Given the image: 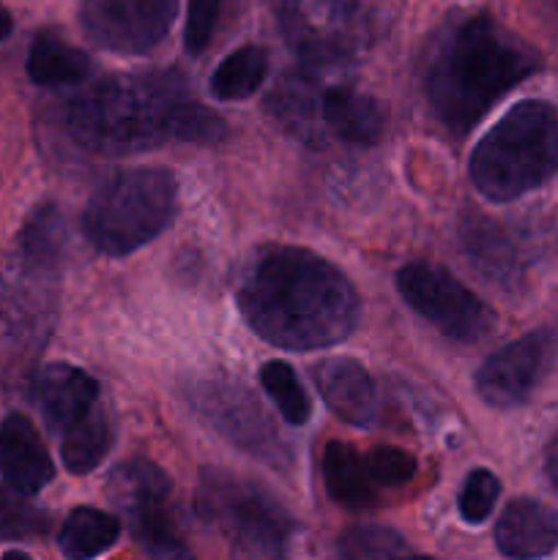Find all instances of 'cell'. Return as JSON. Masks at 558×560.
<instances>
[{"label":"cell","instance_id":"83f0119b","mask_svg":"<svg viewBox=\"0 0 558 560\" xmlns=\"http://www.w3.org/2000/svg\"><path fill=\"white\" fill-rule=\"evenodd\" d=\"M498 495H501V481L496 479V474H490L487 468L470 470L463 490H460V517L470 525L485 523L496 509Z\"/></svg>","mask_w":558,"mask_h":560},{"label":"cell","instance_id":"6da1fadb","mask_svg":"<svg viewBox=\"0 0 558 560\" xmlns=\"http://www.w3.org/2000/svg\"><path fill=\"white\" fill-rule=\"evenodd\" d=\"M235 301L252 331L277 348L321 350L350 337L359 293L334 262L304 246H263L244 262Z\"/></svg>","mask_w":558,"mask_h":560},{"label":"cell","instance_id":"7402d4cb","mask_svg":"<svg viewBox=\"0 0 558 560\" xmlns=\"http://www.w3.org/2000/svg\"><path fill=\"white\" fill-rule=\"evenodd\" d=\"M120 536V523L113 514L102 512V509L80 506L66 517L63 528H60L58 545L66 558L88 560L104 556L109 547H115Z\"/></svg>","mask_w":558,"mask_h":560},{"label":"cell","instance_id":"ac0fdd59","mask_svg":"<svg viewBox=\"0 0 558 560\" xmlns=\"http://www.w3.org/2000/svg\"><path fill=\"white\" fill-rule=\"evenodd\" d=\"M496 545L507 558H542L558 545V514L531 498L512 501L496 525Z\"/></svg>","mask_w":558,"mask_h":560},{"label":"cell","instance_id":"d4e9b609","mask_svg":"<svg viewBox=\"0 0 558 560\" xmlns=\"http://www.w3.org/2000/svg\"><path fill=\"white\" fill-rule=\"evenodd\" d=\"M463 241L470 252V260L481 271L492 273L496 279H514L518 273L514 252L496 224L485 222V219H470L463 228Z\"/></svg>","mask_w":558,"mask_h":560},{"label":"cell","instance_id":"ba28073f","mask_svg":"<svg viewBox=\"0 0 558 560\" xmlns=\"http://www.w3.org/2000/svg\"><path fill=\"white\" fill-rule=\"evenodd\" d=\"M63 219L53 206H42L31 213L16 235L3 277L5 304L11 328L36 334L53 320L58 295L60 262H63Z\"/></svg>","mask_w":558,"mask_h":560},{"label":"cell","instance_id":"e0dca14e","mask_svg":"<svg viewBox=\"0 0 558 560\" xmlns=\"http://www.w3.org/2000/svg\"><path fill=\"white\" fill-rule=\"evenodd\" d=\"M323 402L339 419L353 427H370L375 421V386L364 366L353 359H328L312 372Z\"/></svg>","mask_w":558,"mask_h":560},{"label":"cell","instance_id":"484cf974","mask_svg":"<svg viewBox=\"0 0 558 560\" xmlns=\"http://www.w3.org/2000/svg\"><path fill=\"white\" fill-rule=\"evenodd\" d=\"M49 530V514L31 501V495L9 481L0 485V539L31 541Z\"/></svg>","mask_w":558,"mask_h":560},{"label":"cell","instance_id":"3957f363","mask_svg":"<svg viewBox=\"0 0 558 560\" xmlns=\"http://www.w3.org/2000/svg\"><path fill=\"white\" fill-rule=\"evenodd\" d=\"M536 69V49L492 16H457L432 42L425 91L435 118L454 135H465L498 98Z\"/></svg>","mask_w":558,"mask_h":560},{"label":"cell","instance_id":"30bf717a","mask_svg":"<svg viewBox=\"0 0 558 560\" xmlns=\"http://www.w3.org/2000/svg\"><path fill=\"white\" fill-rule=\"evenodd\" d=\"M397 288L410 310L454 342H479L496 326L490 306L435 262H408L397 273Z\"/></svg>","mask_w":558,"mask_h":560},{"label":"cell","instance_id":"52a82bcc","mask_svg":"<svg viewBox=\"0 0 558 560\" xmlns=\"http://www.w3.org/2000/svg\"><path fill=\"white\" fill-rule=\"evenodd\" d=\"M195 509L235 556L279 558L295 534L290 514L268 490L228 470H206L197 485Z\"/></svg>","mask_w":558,"mask_h":560},{"label":"cell","instance_id":"44dd1931","mask_svg":"<svg viewBox=\"0 0 558 560\" xmlns=\"http://www.w3.org/2000/svg\"><path fill=\"white\" fill-rule=\"evenodd\" d=\"M113 446V427L102 405L60 435V457L74 476H88L104 463Z\"/></svg>","mask_w":558,"mask_h":560},{"label":"cell","instance_id":"cb8c5ba5","mask_svg":"<svg viewBox=\"0 0 558 560\" xmlns=\"http://www.w3.org/2000/svg\"><path fill=\"white\" fill-rule=\"evenodd\" d=\"M260 383H263V392L268 394L274 408L279 410V416H282L288 424L301 427L310 421L312 416L310 394L304 392V386H301L293 366L284 364V361H268V364L260 370Z\"/></svg>","mask_w":558,"mask_h":560},{"label":"cell","instance_id":"f546056e","mask_svg":"<svg viewBox=\"0 0 558 560\" xmlns=\"http://www.w3.org/2000/svg\"><path fill=\"white\" fill-rule=\"evenodd\" d=\"M224 0H189V14H186V49L191 55H200L211 44L217 22L222 16Z\"/></svg>","mask_w":558,"mask_h":560},{"label":"cell","instance_id":"d6986e66","mask_svg":"<svg viewBox=\"0 0 558 560\" xmlns=\"http://www.w3.org/2000/svg\"><path fill=\"white\" fill-rule=\"evenodd\" d=\"M323 485L328 495L345 509H367L375 506L377 487L367 468L364 454L356 452V446L342 441H332L323 448Z\"/></svg>","mask_w":558,"mask_h":560},{"label":"cell","instance_id":"8992f818","mask_svg":"<svg viewBox=\"0 0 558 560\" xmlns=\"http://www.w3.org/2000/svg\"><path fill=\"white\" fill-rule=\"evenodd\" d=\"M178 184L167 170H126L104 180L82 217L88 241L113 257L131 255L175 217Z\"/></svg>","mask_w":558,"mask_h":560},{"label":"cell","instance_id":"9c48e42d","mask_svg":"<svg viewBox=\"0 0 558 560\" xmlns=\"http://www.w3.org/2000/svg\"><path fill=\"white\" fill-rule=\"evenodd\" d=\"M107 495L126 517L129 534L142 552L156 558H189L191 550L181 536L170 509L167 474L148 459H129L109 476Z\"/></svg>","mask_w":558,"mask_h":560},{"label":"cell","instance_id":"4316f807","mask_svg":"<svg viewBox=\"0 0 558 560\" xmlns=\"http://www.w3.org/2000/svg\"><path fill=\"white\" fill-rule=\"evenodd\" d=\"M337 552L348 560H367L410 556L414 550L397 530L381 528V525H356L339 536Z\"/></svg>","mask_w":558,"mask_h":560},{"label":"cell","instance_id":"277c9868","mask_svg":"<svg viewBox=\"0 0 558 560\" xmlns=\"http://www.w3.org/2000/svg\"><path fill=\"white\" fill-rule=\"evenodd\" d=\"M328 66L306 63L288 71L268 93V113L301 145L339 140L375 145L386 135V109L350 82H328Z\"/></svg>","mask_w":558,"mask_h":560},{"label":"cell","instance_id":"9a60e30c","mask_svg":"<svg viewBox=\"0 0 558 560\" xmlns=\"http://www.w3.org/2000/svg\"><path fill=\"white\" fill-rule=\"evenodd\" d=\"M33 402L49 430L63 435L98 405V383L71 364H47L33 381Z\"/></svg>","mask_w":558,"mask_h":560},{"label":"cell","instance_id":"ffe728a7","mask_svg":"<svg viewBox=\"0 0 558 560\" xmlns=\"http://www.w3.org/2000/svg\"><path fill=\"white\" fill-rule=\"evenodd\" d=\"M91 74V58L55 33H38L27 52V77L36 85H69Z\"/></svg>","mask_w":558,"mask_h":560},{"label":"cell","instance_id":"1f68e13d","mask_svg":"<svg viewBox=\"0 0 558 560\" xmlns=\"http://www.w3.org/2000/svg\"><path fill=\"white\" fill-rule=\"evenodd\" d=\"M11 27H14V22H11V14L3 9V5H0V42H3V38L9 36Z\"/></svg>","mask_w":558,"mask_h":560},{"label":"cell","instance_id":"4dcf8cb0","mask_svg":"<svg viewBox=\"0 0 558 560\" xmlns=\"http://www.w3.org/2000/svg\"><path fill=\"white\" fill-rule=\"evenodd\" d=\"M545 474H547V479H550V485L558 490V432H556V435H553V441L547 443Z\"/></svg>","mask_w":558,"mask_h":560},{"label":"cell","instance_id":"5b68a950","mask_svg":"<svg viewBox=\"0 0 558 560\" xmlns=\"http://www.w3.org/2000/svg\"><path fill=\"white\" fill-rule=\"evenodd\" d=\"M558 173V109L528 98L487 131L470 153V180L490 202H512Z\"/></svg>","mask_w":558,"mask_h":560},{"label":"cell","instance_id":"4fadbf2b","mask_svg":"<svg viewBox=\"0 0 558 560\" xmlns=\"http://www.w3.org/2000/svg\"><path fill=\"white\" fill-rule=\"evenodd\" d=\"M178 14V0H85L80 25L96 47L146 55L164 42Z\"/></svg>","mask_w":558,"mask_h":560},{"label":"cell","instance_id":"7c38bea8","mask_svg":"<svg viewBox=\"0 0 558 560\" xmlns=\"http://www.w3.org/2000/svg\"><path fill=\"white\" fill-rule=\"evenodd\" d=\"M197 413L241 452L260 457L271 465L288 459L282 441L274 430L271 419L255 397L241 383L233 381H202L191 392Z\"/></svg>","mask_w":558,"mask_h":560},{"label":"cell","instance_id":"2e32d148","mask_svg":"<svg viewBox=\"0 0 558 560\" xmlns=\"http://www.w3.org/2000/svg\"><path fill=\"white\" fill-rule=\"evenodd\" d=\"M0 474L11 487L36 495L53 481L55 465L36 424L27 416L11 413L0 424Z\"/></svg>","mask_w":558,"mask_h":560},{"label":"cell","instance_id":"8fae6325","mask_svg":"<svg viewBox=\"0 0 558 560\" xmlns=\"http://www.w3.org/2000/svg\"><path fill=\"white\" fill-rule=\"evenodd\" d=\"M284 36L304 63L334 66L364 44L367 16L359 0H271Z\"/></svg>","mask_w":558,"mask_h":560},{"label":"cell","instance_id":"5bb4252c","mask_svg":"<svg viewBox=\"0 0 558 560\" xmlns=\"http://www.w3.org/2000/svg\"><path fill=\"white\" fill-rule=\"evenodd\" d=\"M556 359V334L536 328L496 350L476 372V392L492 408H518L545 381Z\"/></svg>","mask_w":558,"mask_h":560},{"label":"cell","instance_id":"f1b7e54d","mask_svg":"<svg viewBox=\"0 0 558 560\" xmlns=\"http://www.w3.org/2000/svg\"><path fill=\"white\" fill-rule=\"evenodd\" d=\"M364 459L377 490H383V487L394 490V487L408 485L416 476V459L397 446H377L370 454H364Z\"/></svg>","mask_w":558,"mask_h":560},{"label":"cell","instance_id":"603a6c76","mask_svg":"<svg viewBox=\"0 0 558 560\" xmlns=\"http://www.w3.org/2000/svg\"><path fill=\"white\" fill-rule=\"evenodd\" d=\"M268 74V55L263 47L246 44L230 52L211 74V93L219 102H241L255 96Z\"/></svg>","mask_w":558,"mask_h":560},{"label":"cell","instance_id":"7a4b0ae2","mask_svg":"<svg viewBox=\"0 0 558 560\" xmlns=\"http://www.w3.org/2000/svg\"><path fill=\"white\" fill-rule=\"evenodd\" d=\"M66 131L102 156H129L164 142L213 145L228 126L197 102L178 71H140L98 80L66 104Z\"/></svg>","mask_w":558,"mask_h":560}]
</instances>
